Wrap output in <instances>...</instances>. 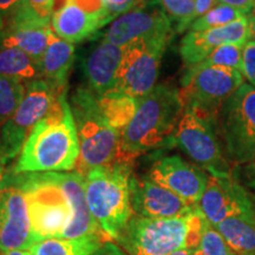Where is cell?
<instances>
[{
    "label": "cell",
    "instance_id": "52a82bcc",
    "mask_svg": "<svg viewBox=\"0 0 255 255\" xmlns=\"http://www.w3.org/2000/svg\"><path fill=\"white\" fill-rule=\"evenodd\" d=\"M229 161L238 165L255 159V88L245 82L223 103L216 119Z\"/></svg>",
    "mask_w": 255,
    "mask_h": 255
},
{
    "label": "cell",
    "instance_id": "83f0119b",
    "mask_svg": "<svg viewBox=\"0 0 255 255\" xmlns=\"http://www.w3.org/2000/svg\"><path fill=\"white\" fill-rule=\"evenodd\" d=\"M244 12L231 6L218 4L210 11L203 14L202 17L197 18L193 24L190 25L189 31H206L210 28L223 27L226 25L234 23L239 19L247 18Z\"/></svg>",
    "mask_w": 255,
    "mask_h": 255
},
{
    "label": "cell",
    "instance_id": "1f68e13d",
    "mask_svg": "<svg viewBox=\"0 0 255 255\" xmlns=\"http://www.w3.org/2000/svg\"><path fill=\"white\" fill-rule=\"evenodd\" d=\"M242 51H244V46L238 45V44H226L213 51L203 62L196 65L223 66V68H232L241 71Z\"/></svg>",
    "mask_w": 255,
    "mask_h": 255
},
{
    "label": "cell",
    "instance_id": "f6af8a7d",
    "mask_svg": "<svg viewBox=\"0 0 255 255\" xmlns=\"http://www.w3.org/2000/svg\"><path fill=\"white\" fill-rule=\"evenodd\" d=\"M254 1H255V0H254Z\"/></svg>",
    "mask_w": 255,
    "mask_h": 255
},
{
    "label": "cell",
    "instance_id": "7bdbcfd3",
    "mask_svg": "<svg viewBox=\"0 0 255 255\" xmlns=\"http://www.w3.org/2000/svg\"><path fill=\"white\" fill-rule=\"evenodd\" d=\"M7 158H6L5 156V151H4V148H2V143H1V138H0V164L1 165H5L7 163Z\"/></svg>",
    "mask_w": 255,
    "mask_h": 255
},
{
    "label": "cell",
    "instance_id": "7c38bea8",
    "mask_svg": "<svg viewBox=\"0 0 255 255\" xmlns=\"http://www.w3.org/2000/svg\"><path fill=\"white\" fill-rule=\"evenodd\" d=\"M33 246L27 202L19 174H6L0 183V251Z\"/></svg>",
    "mask_w": 255,
    "mask_h": 255
},
{
    "label": "cell",
    "instance_id": "5bb4252c",
    "mask_svg": "<svg viewBox=\"0 0 255 255\" xmlns=\"http://www.w3.org/2000/svg\"><path fill=\"white\" fill-rule=\"evenodd\" d=\"M148 177L173 191L191 206H196L205 193L209 175L178 155L163 156L152 163Z\"/></svg>",
    "mask_w": 255,
    "mask_h": 255
},
{
    "label": "cell",
    "instance_id": "30bf717a",
    "mask_svg": "<svg viewBox=\"0 0 255 255\" xmlns=\"http://www.w3.org/2000/svg\"><path fill=\"white\" fill-rule=\"evenodd\" d=\"M175 33L145 38L124 46V56L115 91L141 98L157 83L162 58Z\"/></svg>",
    "mask_w": 255,
    "mask_h": 255
},
{
    "label": "cell",
    "instance_id": "ab89813d",
    "mask_svg": "<svg viewBox=\"0 0 255 255\" xmlns=\"http://www.w3.org/2000/svg\"><path fill=\"white\" fill-rule=\"evenodd\" d=\"M1 255H30L28 250H14L8 252H2Z\"/></svg>",
    "mask_w": 255,
    "mask_h": 255
},
{
    "label": "cell",
    "instance_id": "d6a6232c",
    "mask_svg": "<svg viewBox=\"0 0 255 255\" xmlns=\"http://www.w3.org/2000/svg\"><path fill=\"white\" fill-rule=\"evenodd\" d=\"M76 5L84 9L85 12L90 13L98 19H101L102 23L105 25L110 24L113 21V18L110 17L109 12L105 7L103 0H72Z\"/></svg>",
    "mask_w": 255,
    "mask_h": 255
},
{
    "label": "cell",
    "instance_id": "b9f144b4",
    "mask_svg": "<svg viewBox=\"0 0 255 255\" xmlns=\"http://www.w3.org/2000/svg\"><path fill=\"white\" fill-rule=\"evenodd\" d=\"M250 20V31H251V37L252 39H255V13L248 17Z\"/></svg>",
    "mask_w": 255,
    "mask_h": 255
},
{
    "label": "cell",
    "instance_id": "60d3db41",
    "mask_svg": "<svg viewBox=\"0 0 255 255\" xmlns=\"http://www.w3.org/2000/svg\"><path fill=\"white\" fill-rule=\"evenodd\" d=\"M193 254H194V248L184 247V248H181V250H178L176 252H174V253L170 254V255H193Z\"/></svg>",
    "mask_w": 255,
    "mask_h": 255
},
{
    "label": "cell",
    "instance_id": "d6986e66",
    "mask_svg": "<svg viewBox=\"0 0 255 255\" xmlns=\"http://www.w3.org/2000/svg\"><path fill=\"white\" fill-rule=\"evenodd\" d=\"M53 176L69 197L73 213L72 221L62 238L75 239L88 235H104L89 210L83 175L79 171H68L53 173Z\"/></svg>",
    "mask_w": 255,
    "mask_h": 255
},
{
    "label": "cell",
    "instance_id": "8fae6325",
    "mask_svg": "<svg viewBox=\"0 0 255 255\" xmlns=\"http://www.w3.org/2000/svg\"><path fill=\"white\" fill-rule=\"evenodd\" d=\"M59 94L62 92L45 79L28 83L23 101L0 130L2 148L8 162L20 155L32 130L46 116Z\"/></svg>",
    "mask_w": 255,
    "mask_h": 255
},
{
    "label": "cell",
    "instance_id": "4316f807",
    "mask_svg": "<svg viewBox=\"0 0 255 255\" xmlns=\"http://www.w3.org/2000/svg\"><path fill=\"white\" fill-rule=\"evenodd\" d=\"M27 84L0 76V128L7 122L23 101Z\"/></svg>",
    "mask_w": 255,
    "mask_h": 255
},
{
    "label": "cell",
    "instance_id": "44dd1931",
    "mask_svg": "<svg viewBox=\"0 0 255 255\" xmlns=\"http://www.w3.org/2000/svg\"><path fill=\"white\" fill-rule=\"evenodd\" d=\"M52 32L51 24L9 23L0 32V47H15L40 63Z\"/></svg>",
    "mask_w": 255,
    "mask_h": 255
},
{
    "label": "cell",
    "instance_id": "2e32d148",
    "mask_svg": "<svg viewBox=\"0 0 255 255\" xmlns=\"http://www.w3.org/2000/svg\"><path fill=\"white\" fill-rule=\"evenodd\" d=\"M130 200L133 215L139 218H177L196 208L149 177H136L135 175L130 178Z\"/></svg>",
    "mask_w": 255,
    "mask_h": 255
},
{
    "label": "cell",
    "instance_id": "ffe728a7",
    "mask_svg": "<svg viewBox=\"0 0 255 255\" xmlns=\"http://www.w3.org/2000/svg\"><path fill=\"white\" fill-rule=\"evenodd\" d=\"M51 26L57 36L71 44L95 37L104 24L71 1L51 17Z\"/></svg>",
    "mask_w": 255,
    "mask_h": 255
},
{
    "label": "cell",
    "instance_id": "cb8c5ba5",
    "mask_svg": "<svg viewBox=\"0 0 255 255\" xmlns=\"http://www.w3.org/2000/svg\"><path fill=\"white\" fill-rule=\"evenodd\" d=\"M105 241L104 235H88L75 239L51 238L33 245L30 255H92Z\"/></svg>",
    "mask_w": 255,
    "mask_h": 255
},
{
    "label": "cell",
    "instance_id": "8992f818",
    "mask_svg": "<svg viewBox=\"0 0 255 255\" xmlns=\"http://www.w3.org/2000/svg\"><path fill=\"white\" fill-rule=\"evenodd\" d=\"M27 202L33 245L51 238H62L72 221L69 197L53 173L19 174Z\"/></svg>",
    "mask_w": 255,
    "mask_h": 255
},
{
    "label": "cell",
    "instance_id": "d590c367",
    "mask_svg": "<svg viewBox=\"0 0 255 255\" xmlns=\"http://www.w3.org/2000/svg\"><path fill=\"white\" fill-rule=\"evenodd\" d=\"M20 0H0V32L4 30L6 25L17 11Z\"/></svg>",
    "mask_w": 255,
    "mask_h": 255
},
{
    "label": "cell",
    "instance_id": "603a6c76",
    "mask_svg": "<svg viewBox=\"0 0 255 255\" xmlns=\"http://www.w3.org/2000/svg\"><path fill=\"white\" fill-rule=\"evenodd\" d=\"M215 227L235 255H255V209L231 216Z\"/></svg>",
    "mask_w": 255,
    "mask_h": 255
},
{
    "label": "cell",
    "instance_id": "7a4b0ae2",
    "mask_svg": "<svg viewBox=\"0 0 255 255\" xmlns=\"http://www.w3.org/2000/svg\"><path fill=\"white\" fill-rule=\"evenodd\" d=\"M184 111L180 90L169 84H157L138 98V108L121 132L115 162L132 164L136 157L164 146L175 145L174 136Z\"/></svg>",
    "mask_w": 255,
    "mask_h": 255
},
{
    "label": "cell",
    "instance_id": "3957f363",
    "mask_svg": "<svg viewBox=\"0 0 255 255\" xmlns=\"http://www.w3.org/2000/svg\"><path fill=\"white\" fill-rule=\"evenodd\" d=\"M131 165L114 162L82 174L89 210L109 240H119L133 218L130 200Z\"/></svg>",
    "mask_w": 255,
    "mask_h": 255
},
{
    "label": "cell",
    "instance_id": "e575fe53",
    "mask_svg": "<svg viewBox=\"0 0 255 255\" xmlns=\"http://www.w3.org/2000/svg\"><path fill=\"white\" fill-rule=\"evenodd\" d=\"M103 1L110 17L113 18V20H115L120 15L135 8L136 6H138L144 0H103Z\"/></svg>",
    "mask_w": 255,
    "mask_h": 255
},
{
    "label": "cell",
    "instance_id": "74e56055",
    "mask_svg": "<svg viewBox=\"0 0 255 255\" xmlns=\"http://www.w3.org/2000/svg\"><path fill=\"white\" fill-rule=\"evenodd\" d=\"M92 255H128L122 248L114 244L113 241H105Z\"/></svg>",
    "mask_w": 255,
    "mask_h": 255
},
{
    "label": "cell",
    "instance_id": "4dcf8cb0",
    "mask_svg": "<svg viewBox=\"0 0 255 255\" xmlns=\"http://www.w3.org/2000/svg\"><path fill=\"white\" fill-rule=\"evenodd\" d=\"M193 255H235V253L218 228L205 218L199 245L194 250Z\"/></svg>",
    "mask_w": 255,
    "mask_h": 255
},
{
    "label": "cell",
    "instance_id": "9c48e42d",
    "mask_svg": "<svg viewBox=\"0 0 255 255\" xmlns=\"http://www.w3.org/2000/svg\"><path fill=\"white\" fill-rule=\"evenodd\" d=\"M215 127V121L207 119L193 108L184 107L174 143L210 176H231V163L223 154Z\"/></svg>",
    "mask_w": 255,
    "mask_h": 255
},
{
    "label": "cell",
    "instance_id": "ee69618b",
    "mask_svg": "<svg viewBox=\"0 0 255 255\" xmlns=\"http://www.w3.org/2000/svg\"><path fill=\"white\" fill-rule=\"evenodd\" d=\"M5 165H1L0 164V183H1V181L4 180L5 177Z\"/></svg>",
    "mask_w": 255,
    "mask_h": 255
},
{
    "label": "cell",
    "instance_id": "8d00e7d4",
    "mask_svg": "<svg viewBox=\"0 0 255 255\" xmlns=\"http://www.w3.org/2000/svg\"><path fill=\"white\" fill-rule=\"evenodd\" d=\"M218 4L227 5L231 6V7L240 9L248 17L253 14V11L255 9L254 0H218Z\"/></svg>",
    "mask_w": 255,
    "mask_h": 255
},
{
    "label": "cell",
    "instance_id": "f1b7e54d",
    "mask_svg": "<svg viewBox=\"0 0 255 255\" xmlns=\"http://www.w3.org/2000/svg\"><path fill=\"white\" fill-rule=\"evenodd\" d=\"M173 23L175 33H182L196 19V0H158Z\"/></svg>",
    "mask_w": 255,
    "mask_h": 255
},
{
    "label": "cell",
    "instance_id": "5b68a950",
    "mask_svg": "<svg viewBox=\"0 0 255 255\" xmlns=\"http://www.w3.org/2000/svg\"><path fill=\"white\" fill-rule=\"evenodd\" d=\"M70 105L81 149L77 171L85 174L94 168L114 163L119 154L121 132L104 117L96 95L88 88H77Z\"/></svg>",
    "mask_w": 255,
    "mask_h": 255
},
{
    "label": "cell",
    "instance_id": "7402d4cb",
    "mask_svg": "<svg viewBox=\"0 0 255 255\" xmlns=\"http://www.w3.org/2000/svg\"><path fill=\"white\" fill-rule=\"evenodd\" d=\"M75 44L62 39L52 32L40 62L43 79L51 83L59 92L68 90L69 73L75 63Z\"/></svg>",
    "mask_w": 255,
    "mask_h": 255
},
{
    "label": "cell",
    "instance_id": "6da1fadb",
    "mask_svg": "<svg viewBox=\"0 0 255 255\" xmlns=\"http://www.w3.org/2000/svg\"><path fill=\"white\" fill-rule=\"evenodd\" d=\"M79 155L75 119L68 91H64L57 96L46 116L32 130L13 173H68L77 167Z\"/></svg>",
    "mask_w": 255,
    "mask_h": 255
},
{
    "label": "cell",
    "instance_id": "d4e9b609",
    "mask_svg": "<svg viewBox=\"0 0 255 255\" xmlns=\"http://www.w3.org/2000/svg\"><path fill=\"white\" fill-rule=\"evenodd\" d=\"M0 76L25 84L43 79L40 63L15 47H0Z\"/></svg>",
    "mask_w": 255,
    "mask_h": 255
},
{
    "label": "cell",
    "instance_id": "f35d334b",
    "mask_svg": "<svg viewBox=\"0 0 255 255\" xmlns=\"http://www.w3.org/2000/svg\"><path fill=\"white\" fill-rule=\"evenodd\" d=\"M216 5L218 0H196V19L202 17Z\"/></svg>",
    "mask_w": 255,
    "mask_h": 255
},
{
    "label": "cell",
    "instance_id": "f546056e",
    "mask_svg": "<svg viewBox=\"0 0 255 255\" xmlns=\"http://www.w3.org/2000/svg\"><path fill=\"white\" fill-rule=\"evenodd\" d=\"M53 0H20L9 23L51 24V5Z\"/></svg>",
    "mask_w": 255,
    "mask_h": 255
},
{
    "label": "cell",
    "instance_id": "4fadbf2b",
    "mask_svg": "<svg viewBox=\"0 0 255 255\" xmlns=\"http://www.w3.org/2000/svg\"><path fill=\"white\" fill-rule=\"evenodd\" d=\"M167 33H175L174 26L158 0H144L111 21L95 38L117 46H127L137 40Z\"/></svg>",
    "mask_w": 255,
    "mask_h": 255
},
{
    "label": "cell",
    "instance_id": "836d02e7",
    "mask_svg": "<svg viewBox=\"0 0 255 255\" xmlns=\"http://www.w3.org/2000/svg\"><path fill=\"white\" fill-rule=\"evenodd\" d=\"M238 178L239 182L245 187L247 193L255 203V159L250 163L244 164L240 170H238V174H233Z\"/></svg>",
    "mask_w": 255,
    "mask_h": 255
},
{
    "label": "cell",
    "instance_id": "277c9868",
    "mask_svg": "<svg viewBox=\"0 0 255 255\" xmlns=\"http://www.w3.org/2000/svg\"><path fill=\"white\" fill-rule=\"evenodd\" d=\"M205 216L197 209L169 219L133 216L119 240L128 255H170L181 248L199 245Z\"/></svg>",
    "mask_w": 255,
    "mask_h": 255
},
{
    "label": "cell",
    "instance_id": "ac0fdd59",
    "mask_svg": "<svg viewBox=\"0 0 255 255\" xmlns=\"http://www.w3.org/2000/svg\"><path fill=\"white\" fill-rule=\"evenodd\" d=\"M124 56V46H117L101 40L92 49L83 63V72L89 89L96 96L114 91Z\"/></svg>",
    "mask_w": 255,
    "mask_h": 255
},
{
    "label": "cell",
    "instance_id": "e0dca14e",
    "mask_svg": "<svg viewBox=\"0 0 255 255\" xmlns=\"http://www.w3.org/2000/svg\"><path fill=\"white\" fill-rule=\"evenodd\" d=\"M250 20L239 19L223 27L206 31H188L180 44V55L187 68L203 62L213 51L226 44L245 46L251 39Z\"/></svg>",
    "mask_w": 255,
    "mask_h": 255
},
{
    "label": "cell",
    "instance_id": "484cf974",
    "mask_svg": "<svg viewBox=\"0 0 255 255\" xmlns=\"http://www.w3.org/2000/svg\"><path fill=\"white\" fill-rule=\"evenodd\" d=\"M100 109L110 126L122 132L135 116L138 108V98L121 91H110L96 96Z\"/></svg>",
    "mask_w": 255,
    "mask_h": 255
},
{
    "label": "cell",
    "instance_id": "9a60e30c",
    "mask_svg": "<svg viewBox=\"0 0 255 255\" xmlns=\"http://www.w3.org/2000/svg\"><path fill=\"white\" fill-rule=\"evenodd\" d=\"M207 221L218 226L223 220L255 209V203L234 175L210 176L208 184L196 205Z\"/></svg>",
    "mask_w": 255,
    "mask_h": 255
},
{
    "label": "cell",
    "instance_id": "ba28073f",
    "mask_svg": "<svg viewBox=\"0 0 255 255\" xmlns=\"http://www.w3.org/2000/svg\"><path fill=\"white\" fill-rule=\"evenodd\" d=\"M246 82L241 71L223 66L194 65L181 79L184 107L216 122L221 107Z\"/></svg>",
    "mask_w": 255,
    "mask_h": 255
}]
</instances>
